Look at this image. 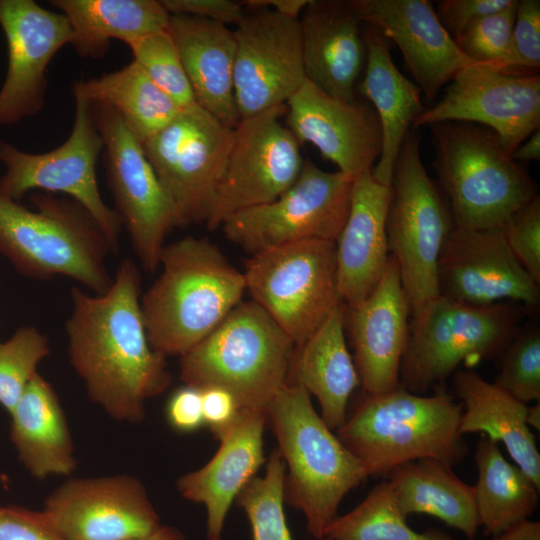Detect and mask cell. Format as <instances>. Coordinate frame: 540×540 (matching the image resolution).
<instances>
[{
	"label": "cell",
	"mask_w": 540,
	"mask_h": 540,
	"mask_svg": "<svg viewBox=\"0 0 540 540\" xmlns=\"http://www.w3.org/2000/svg\"><path fill=\"white\" fill-rule=\"evenodd\" d=\"M390 188L388 249L413 313L440 295L438 261L454 226L449 207L422 163L414 128L402 143Z\"/></svg>",
	"instance_id": "9c48e42d"
},
{
	"label": "cell",
	"mask_w": 540,
	"mask_h": 540,
	"mask_svg": "<svg viewBox=\"0 0 540 540\" xmlns=\"http://www.w3.org/2000/svg\"><path fill=\"white\" fill-rule=\"evenodd\" d=\"M455 121L477 123L494 132L512 152L540 126L539 74H513L486 65L459 71L435 105L413 127Z\"/></svg>",
	"instance_id": "e0dca14e"
},
{
	"label": "cell",
	"mask_w": 540,
	"mask_h": 540,
	"mask_svg": "<svg viewBox=\"0 0 540 540\" xmlns=\"http://www.w3.org/2000/svg\"><path fill=\"white\" fill-rule=\"evenodd\" d=\"M517 0L470 25L455 39L459 50L472 62L506 71L511 51Z\"/></svg>",
	"instance_id": "60d3db41"
},
{
	"label": "cell",
	"mask_w": 540,
	"mask_h": 540,
	"mask_svg": "<svg viewBox=\"0 0 540 540\" xmlns=\"http://www.w3.org/2000/svg\"><path fill=\"white\" fill-rule=\"evenodd\" d=\"M49 341L34 326H22L0 342V405L10 413L49 355Z\"/></svg>",
	"instance_id": "f35d334b"
},
{
	"label": "cell",
	"mask_w": 540,
	"mask_h": 540,
	"mask_svg": "<svg viewBox=\"0 0 540 540\" xmlns=\"http://www.w3.org/2000/svg\"><path fill=\"white\" fill-rule=\"evenodd\" d=\"M295 344L254 301H241L180 356V377L197 388L229 391L239 409L267 411L286 384Z\"/></svg>",
	"instance_id": "8992f818"
},
{
	"label": "cell",
	"mask_w": 540,
	"mask_h": 540,
	"mask_svg": "<svg viewBox=\"0 0 540 540\" xmlns=\"http://www.w3.org/2000/svg\"><path fill=\"white\" fill-rule=\"evenodd\" d=\"M526 423L531 428H534L536 431L540 430V403L537 402L533 406L527 407L526 412Z\"/></svg>",
	"instance_id": "db71d44e"
},
{
	"label": "cell",
	"mask_w": 540,
	"mask_h": 540,
	"mask_svg": "<svg viewBox=\"0 0 540 540\" xmlns=\"http://www.w3.org/2000/svg\"><path fill=\"white\" fill-rule=\"evenodd\" d=\"M140 299V272L126 258L105 293L71 289L72 311L65 323L69 362L89 398L128 423L142 421L145 401L171 383L166 357L148 341Z\"/></svg>",
	"instance_id": "6da1fadb"
},
{
	"label": "cell",
	"mask_w": 540,
	"mask_h": 540,
	"mask_svg": "<svg viewBox=\"0 0 540 540\" xmlns=\"http://www.w3.org/2000/svg\"><path fill=\"white\" fill-rule=\"evenodd\" d=\"M309 0H246L243 6L255 8H269L285 17L299 19Z\"/></svg>",
	"instance_id": "681fc988"
},
{
	"label": "cell",
	"mask_w": 540,
	"mask_h": 540,
	"mask_svg": "<svg viewBox=\"0 0 540 540\" xmlns=\"http://www.w3.org/2000/svg\"><path fill=\"white\" fill-rule=\"evenodd\" d=\"M159 266L140 299L145 329L156 352L180 357L241 302L244 275L215 244L193 236L164 245Z\"/></svg>",
	"instance_id": "7a4b0ae2"
},
{
	"label": "cell",
	"mask_w": 540,
	"mask_h": 540,
	"mask_svg": "<svg viewBox=\"0 0 540 540\" xmlns=\"http://www.w3.org/2000/svg\"><path fill=\"white\" fill-rule=\"evenodd\" d=\"M398 506L405 516L425 514L438 518L474 540L480 527L475 489L452 467L434 459H420L393 469L388 475Z\"/></svg>",
	"instance_id": "1f68e13d"
},
{
	"label": "cell",
	"mask_w": 540,
	"mask_h": 540,
	"mask_svg": "<svg viewBox=\"0 0 540 540\" xmlns=\"http://www.w3.org/2000/svg\"><path fill=\"white\" fill-rule=\"evenodd\" d=\"M127 45L133 61L180 108L196 104L177 48L167 29L143 35Z\"/></svg>",
	"instance_id": "74e56055"
},
{
	"label": "cell",
	"mask_w": 540,
	"mask_h": 540,
	"mask_svg": "<svg viewBox=\"0 0 540 540\" xmlns=\"http://www.w3.org/2000/svg\"><path fill=\"white\" fill-rule=\"evenodd\" d=\"M514 0H444L438 2L436 15L455 40L480 18L510 6Z\"/></svg>",
	"instance_id": "f6af8a7d"
},
{
	"label": "cell",
	"mask_w": 540,
	"mask_h": 540,
	"mask_svg": "<svg viewBox=\"0 0 540 540\" xmlns=\"http://www.w3.org/2000/svg\"><path fill=\"white\" fill-rule=\"evenodd\" d=\"M200 389L204 425L216 438L234 421L240 409L229 391L215 386Z\"/></svg>",
	"instance_id": "c3c4849f"
},
{
	"label": "cell",
	"mask_w": 540,
	"mask_h": 540,
	"mask_svg": "<svg viewBox=\"0 0 540 540\" xmlns=\"http://www.w3.org/2000/svg\"><path fill=\"white\" fill-rule=\"evenodd\" d=\"M510 303L473 306L439 295L412 313L399 382L423 395L443 385L459 366L501 357L518 332Z\"/></svg>",
	"instance_id": "ba28073f"
},
{
	"label": "cell",
	"mask_w": 540,
	"mask_h": 540,
	"mask_svg": "<svg viewBox=\"0 0 540 540\" xmlns=\"http://www.w3.org/2000/svg\"><path fill=\"white\" fill-rule=\"evenodd\" d=\"M299 23L307 80L329 95L355 100L366 45L352 0H309Z\"/></svg>",
	"instance_id": "d4e9b609"
},
{
	"label": "cell",
	"mask_w": 540,
	"mask_h": 540,
	"mask_svg": "<svg viewBox=\"0 0 540 540\" xmlns=\"http://www.w3.org/2000/svg\"><path fill=\"white\" fill-rule=\"evenodd\" d=\"M73 95L114 108L141 144L182 110L133 60L115 72L75 82Z\"/></svg>",
	"instance_id": "e575fe53"
},
{
	"label": "cell",
	"mask_w": 540,
	"mask_h": 540,
	"mask_svg": "<svg viewBox=\"0 0 540 540\" xmlns=\"http://www.w3.org/2000/svg\"><path fill=\"white\" fill-rule=\"evenodd\" d=\"M410 312L398 265L389 255L385 271L372 293L355 306H345L344 322L365 394L385 393L400 385Z\"/></svg>",
	"instance_id": "7402d4cb"
},
{
	"label": "cell",
	"mask_w": 540,
	"mask_h": 540,
	"mask_svg": "<svg viewBox=\"0 0 540 540\" xmlns=\"http://www.w3.org/2000/svg\"><path fill=\"white\" fill-rule=\"evenodd\" d=\"M43 512L67 540H132L161 526L143 484L124 474L68 480Z\"/></svg>",
	"instance_id": "d6986e66"
},
{
	"label": "cell",
	"mask_w": 540,
	"mask_h": 540,
	"mask_svg": "<svg viewBox=\"0 0 540 540\" xmlns=\"http://www.w3.org/2000/svg\"><path fill=\"white\" fill-rule=\"evenodd\" d=\"M29 200L34 210L0 195V253L23 276L61 275L105 293L113 282L105 265L111 248L95 220L71 199L34 193Z\"/></svg>",
	"instance_id": "5b68a950"
},
{
	"label": "cell",
	"mask_w": 540,
	"mask_h": 540,
	"mask_svg": "<svg viewBox=\"0 0 540 540\" xmlns=\"http://www.w3.org/2000/svg\"><path fill=\"white\" fill-rule=\"evenodd\" d=\"M232 138L233 128L194 104L141 144L181 227L208 221Z\"/></svg>",
	"instance_id": "5bb4252c"
},
{
	"label": "cell",
	"mask_w": 540,
	"mask_h": 540,
	"mask_svg": "<svg viewBox=\"0 0 540 540\" xmlns=\"http://www.w3.org/2000/svg\"><path fill=\"white\" fill-rule=\"evenodd\" d=\"M10 438L35 478L67 476L76 468L65 414L52 385L38 373L9 413Z\"/></svg>",
	"instance_id": "4dcf8cb0"
},
{
	"label": "cell",
	"mask_w": 540,
	"mask_h": 540,
	"mask_svg": "<svg viewBox=\"0 0 540 540\" xmlns=\"http://www.w3.org/2000/svg\"><path fill=\"white\" fill-rule=\"evenodd\" d=\"M516 162L536 161L540 159V131L535 130L511 154Z\"/></svg>",
	"instance_id": "816d5d0a"
},
{
	"label": "cell",
	"mask_w": 540,
	"mask_h": 540,
	"mask_svg": "<svg viewBox=\"0 0 540 540\" xmlns=\"http://www.w3.org/2000/svg\"><path fill=\"white\" fill-rule=\"evenodd\" d=\"M267 422L265 411L240 409L234 421L216 437L220 445L215 455L177 481L182 497L205 506L209 540L221 539L229 508L266 462L263 434Z\"/></svg>",
	"instance_id": "cb8c5ba5"
},
{
	"label": "cell",
	"mask_w": 540,
	"mask_h": 540,
	"mask_svg": "<svg viewBox=\"0 0 540 540\" xmlns=\"http://www.w3.org/2000/svg\"><path fill=\"white\" fill-rule=\"evenodd\" d=\"M67 18L70 44L85 58H102L112 39L126 45L146 34L166 30L171 14L157 0H51Z\"/></svg>",
	"instance_id": "d6a6232c"
},
{
	"label": "cell",
	"mask_w": 540,
	"mask_h": 540,
	"mask_svg": "<svg viewBox=\"0 0 540 540\" xmlns=\"http://www.w3.org/2000/svg\"><path fill=\"white\" fill-rule=\"evenodd\" d=\"M492 540H540V523L524 520L493 535Z\"/></svg>",
	"instance_id": "f907efd6"
},
{
	"label": "cell",
	"mask_w": 540,
	"mask_h": 540,
	"mask_svg": "<svg viewBox=\"0 0 540 540\" xmlns=\"http://www.w3.org/2000/svg\"><path fill=\"white\" fill-rule=\"evenodd\" d=\"M429 127L434 168L454 226L501 228L537 195L530 175L488 128L455 121Z\"/></svg>",
	"instance_id": "52a82bcc"
},
{
	"label": "cell",
	"mask_w": 540,
	"mask_h": 540,
	"mask_svg": "<svg viewBox=\"0 0 540 540\" xmlns=\"http://www.w3.org/2000/svg\"><path fill=\"white\" fill-rule=\"evenodd\" d=\"M234 35V96L239 118L286 105L307 80L299 19L255 8L246 12Z\"/></svg>",
	"instance_id": "2e32d148"
},
{
	"label": "cell",
	"mask_w": 540,
	"mask_h": 540,
	"mask_svg": "<svg viewBox=\"0 0 540 540\" xmlns=\"http://www.w3.org/2000/svg\"><path fill=\"white\" fill-rule=\"evenodd\" d=\"M474 461L477 515L485 535H496L529 519L537 508L540 488L502 454L499 443L481 435Z\"/></svg>",
	"instance_id": "836d02e7"
},
{
	"label": "cell",
	"mask_w": 540,
	"mask_h": 540,
	"mask_svg": "<svg viewBox=\"0 0 540 540\" xmlns=\"http://www.w3.org/2000/svg\"><path fill=\"white\" fill-rule=\"evenodd\" d=\"M0 540H67L42 511L0 505Z\"/></svg>",
	"instance_id": "ee69618b"
},
{
	"label": "cell",
	"mask_w": 540,
	"mask_h": 540,
	"mask_svg": "<svg viewBox=\"0 0 540 540\" xmlns=\"http://www.w3.org/2000/svg\"><path fill=\"white\" fill-rule=\"evenodd\" d=\"M166 419L172 429L190 433L204 425L201 389L185 385L176 389L169 397Z\"/></svg>",
	"instance_id": "7dc6e473"
},
{
	"label": "cell",
	"mask_w": 540,
	"mask_h": 540,
	"mask_svg": "<svg viewBox=\"0 0 540 540\" xmlns=\"http://www.w3.org/2000/svg\"><path fill=\"white\" fill-rule=\"evenodd\" d=\"M453 388L463 407L460 434L480 433L501 442L514 463L540 488V453L526 423L527 404L470 369L455 371Z\"/></svg>",
	"instance_id": "f546056e"
},
{
	"label": "cell",
	"mask_w": 540,
	"mask_h": 540,
	"mask_svg": "<svg viewBox=\"0 0 540 540\" xmlns=\"http://www.w3.org/2000/svg\"><path fill=\"white\" fill-rule=\"evenodd\" d=\"M266 412L288 468L284 500L305 515L309 533L323 540L344 496L369 475L316 412L302 387L285 384Z\"/></svg>",
	"instance_id": "277c9868"
},
{
	"label": "cell",
	"mask_w": 540,
	"mask_h": 540,
	"mask_svg": "<svg viewBox=\"0 0 540 540\" xmlns=\"http://www.w3.org/2000/svg\"><path fill=\"white\" fill-rule=\"evenodd\" d=\"M439 294L473 306L504 300L536 308L539 284L507 245L501 228L453 226L443 244L437 269Z\"/></svg>",
	"instance_id": "ac0fdd59"
},
{
	"label": "cell",
	"mask_w": 540,
	"mask_h": 540,
	"mask_svg": "<svg viewBox=\"0 0 540 540\" xmlns=\"http://www.w3.org/2000/svg\"><path fill=\"white\" fill-rule=\"evenodd\" d=\"M285 122L299 143L312 144L338 171L353 178L371 171L382 147L373 108L327 94L306 80L286 103Z\"/></svg>",
	"instance_id": "44dd1931"
},
{
	"label": "cell",
	"mask_w": 540,
	"mask_h": 540,
	"mask_svg": "<svg viewBox=\"0 0 540 540\" xmlns=\"http://www.w3.org/2000/svg\"><path fill=\"white\" fill-rule=\"evenodd\" d=\"M167 30L196 104L234 128L240 120L234 96V30L219 22L182 14L170 16Z\"/></svg>",
	"instance_id": "4316f807"
},
{
	"label": "cell",
	"mask_w": 540,
	"mask_h": 540,
	"mask_svg": "<svg viewBox=\"0 0 540 540\" xmlns=\"http://www.w3.org/2000/svg\"><path fill=\"white\" fill-rule=\"evenodd\" d=\"M363 23L377 27L393 41L427 99L436 96L469 60L440 23L427 0H352Z\"/></svg>",
	"instance_id": "603a6c76"
},
{
	"label": "cell",
	"mask_w": 540,
	"mask_h": 540,
	"mask_svg": "<svg viewBox=\"0 0 540 540\" xmlns=\"http://www.w3.org/2000/svg\"><path fill=\"white\" fill-rule=\"evenodd\" d=\"M540 67V1H517L511 51L505 72L537 74Z\"/></svg>",
	"instance_id": "7bdbcfd3"
},
{
	"label": "cell",
	"mask_w": 540,
	"mask_h": 540,
	"mask_svg": "<svg viewBox=\"0 0 540 540\" xmlns=\"http://www.w3.org/2000/svg\"><path fill=\"white\" fill-rule=\"evenodd\" d=\"M0 26L8 48V66L0 88V127L39 113L45 105L47 68L70 44L72 31L60 12L33 0H0Z\"/></svg>",
	"instance_id": "ffe728a7"
},
{
	"label": "cell",
	"mask_w": 540,
	"mask_h": 540,
	"mask_svg": "<svg viewBox=\"0 0 540 540\" xmlns=\"http://www.w3.org/2000/svg\"><path fill=\"white\" fill-rule=\"evenodd\" d=\"M265 463L264 476L251 479L235 501L248 517L253 540H294L283 509L286 466L279 450Z\"/></svg>",
	"instance_id": "8d00e7d4"
},
{
	"label": "cell",
	"mask_w": 540,
	"mask_h": 540,
	"mask_svg": "<svg viewBox=\"0 0 540 540\" xmlns=\"http://www.w3.org/2000/svg\"><path fill=\"white\" fill-rule=\"evenodd\" d=\"M171 15L200 17L229 25H239L246 10L241 2L231 0H161Z\"/></svg>",
	"instance_id": "bcb514c9"
},
{
	"label": "cell",
	"mask_w": 540,
	"mask_h": 540,
	"mask_svg": "<svg viewBox=\"0 0 540 540\" xmlns=\"http://www.w3.org/2000/svg\"><path fill=\"white\" fill-rule=\"evenodd\" d=\"M132 540H187L176 528L160 526L149 535Z\"/></svg>",
	"instance_id": "f5cc1de1"
},
{
	"label": "cell",
	"mask_w": 540,
	"mask_h": 540,
	"mask_svg": "<svg viewBox=\"0 0 540 540\" xmlns=\"http://www.w3.org/2000/svg\"><path fill=\"white\" fill-rule=\"evenodd\" d=\"M501 229L513 255L540 285V197L514 212Z\"/></svg>",
	"instance_id": "b9f144b4"
},
{
	"label": "cell",
	"mask_w": 540,
	"mask_h": 540,
	"mask_svg": "<svg viewBox=\"0 0 540 540\" xmlns=\"http://www.w3.org/2000/svg\"><path fill=\"white\" fill-rule=\"evenodd\" d=\"M246 291L295 346L340 305L335 242L304 240L254 254L243 272Z\"/></svg>",
	"instance_id": "30bf717a"
},
{
	"label": "cell",
	"mask_w": 540,
	"mask_h": 540,
	"mask_svg": "<svg viewBox=\"0 0 540 540\" xmlns=\"http://www.w3.org/2000/svg\"><path fill=\"white\" fill-rule=\"evenodd\" d=\"M353 180L306 160L288 190L228 217L221 228L229 241L251 255L304 240L335 242L349 212Z\"/></svg>",
	"instance_id": "7c38bea8"
},
{
	"label": "cell",
	"mask_w": 540,
	"mask_h": 540,
	"mask_svg": "<svg viewBox=\"0 0 540 540\" xmlns=\"http://www.w3.org/2000/svg\"><path fill=\"white\" fill-rule=\"evenodd\" d=\"M462 412V404L443 385L430 396L399 385L381 394L364 393L336 431L369 477L387 476L396 467L420 459L453 467L464 461L469 450L459 432Z\"/></svg>",
	"instance_id": "3957f363"
},
{
	"label": "cell",
	"mask_w": 540,
	"mask_h": 540,
	"mask_svg": "<svg viewBox=\"0 0 540 540\" xmlns=\"http://www.w3.org/2000/svg\"><path fill=\"white\" fill-rule=\"evenodd\" d=\"M364 40L366 60L359 90L372 103L382 133L381 153L371 173L390 186L404 138L424 111L421 91L398 70L389 41L377 27L364 23Z\"/></svg>",
	"instance_id": "83f0119b"
},
{
	"label": "cell",
	"mask_w": 540,
	"mask_h": 540,
	"mask_svg": "<svg viewBox=\"0 0 540 540\" xmlns=\"http://www.w3.org/2000/svg\"><path fill=\"white\" fill-rule=\"evenodd\" d=\"M323 540H454L447 532H418L407 523L391 484L383 480L354 509L337 516L325 529Z\"/></svg>",
	"instance_id": "d590c367"
},
{
	"label": "cell",
	"mask_w": 540,
	"mask_h": 540,
	"mask_svg": "<svg viewBox=\"0 0 540 540\" xmlns=\"http://www.w3.org/2000/svg\"><path fill=\"white\" fill-rule=\"evenodd\" d=\"M281 105L240 119L217 185L207 227L215 230L230 216L269 203L297 180L304 161L300 143L283 121Z\"/></svg>",
	"instance_id": "9a60e30c"
},
{
	"label": "cell",
	"mask_w": 540,
	"mask_h": 540,
	"mask_svg": "<svg viewBox=\"0 0 540 540\" xmlns=\"http://www.w3.org/2000/svg\"><path fill=\"white\" fill-rule=\"evenodd\" d=\"M104 149L91 103L75 98V116L69 137L45 153H28L0 140V195L19 202L32 190L68 195L95 220L106 236L112 253L119 250L121 221L103 200L96 165Z\"/></svg>",
	"instance_id": "8fae6325"
},
{
	"label": "cell",
	"mask_w": 540,
	"mask_h": 540,
	"mask_svg": "<svg viewBox=\"0 0 540 540\" xmlns=\"http://www.w3.org/2000/svg\"><path fill=\"white\" fill-rule=\"evenodd\" d=\"M390 198V186L371 171L354 178L349 212L335 241L338 290L347 307L369 296L385 271Z\"/></svg>",
	"instance_id": "484cf974"
},
{
	"label": "cell",
	"mask_w": 540,
	"mask_h": 540,
	"mask_svg": "<svg viewBox=\"0 0 540 540\" xmlns=\"http://www.w3.org/2000/svg\"><path fill=\"white\" fill-rule=\"evenodd\" d=\"M500 358V370L493 383L524 404L540 402L539 330H518Z\"/></svg>",
	"instance_id": "ab89813d"
},
{
	"label": "cell",
	"mask_w": 540,
	"mask_h": 540,
	"mask_svg": "<svg viewBox=\"0 0 540 540\" xmlns=\"http://www.w3.org/2000/svg\"><path fill=\"white\" fill-rule=\"evenodd\" d=\"M104 142V164L114 211L129 234L146 272L159 267L166 235L181 227L177 211L148 161L141 143L112 107L91 104Z\"/></svg>",
	"instance_id": "4fadbf2b"
},
{
	"label": "cell",
	"mask_w": 540,
	"mask_h": 540,
	"mask_svg": "<svg viewBox=\"0 0 540 540\" xmlns=\"http://www.w3.org/2000/svg\"><path fill=\"white\" fill-rule=\"evenodd\" d=\"M344 317L342 303L306 341L295 346L286 381L316 397L320 416L332 430L344 422L349 399L360 386L346 344Z\"/></svg>",
	"instance_id": "f1b7e54d"
}]
</instances>
